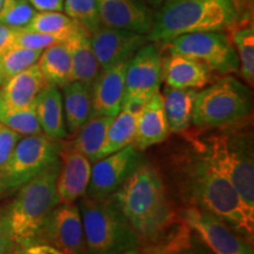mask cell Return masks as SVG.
Returning <instances> with one entry per match:
<instances>
[{"label":"cell","mask_w":254,"mask_h":254,"mask_svg":"<svg viewBox=\"0 0 254 254\" xmlns=\"http://www.w3.org/2000/svg\"><path fill=\"white\" fill-rule=\"evenodd\" d=\"M21 136L0 123V178L4 174L14 146Z\"/></svg>","instance_id":"d590c367"},{"label":"cell","mask_w":254,"mask_h":254,"mask_svg":"<svg viewBox=\"0 0 254 254\" xmlns=\"http://www.w3.org/2000/svg\"><path fill=\"white\" fill-rule=\"evenodd\" d=\"M86 254H128L140 251V241L112 195L82 196L78 202Z\"/></svg>","instance_id":"8992f818"},{"label":"cell","mask_w":254,"mask_h":254,"mask_svg":"<svg viewBox=\"0 0 254 254\" xmlns=\"http://www.w3.org/2000/svg\"><path fill=\"white\" fill-rule=\"evenodd\" d=\"M198 139L206 159L237 190L254 212L253 134L249 128L231 127Z\"/></svg>","instance_id":"277c9868"},{"label":"cell","mask_w":254,"mask_h":254,"mask_svg":"<svg viewBox=\"0 0 254 254\" xmlns=\"http://www.w3.org/2000/svg\"><path fill=\"white\" fill-rule=\"evenodd\" d=\"M134 230L140 249L163 239L179 222V209L159 168L144 160L112 194Z\"/></svg>","instance_id":"7a4b0ae2"},{"label":"cell","mask_w":254,"mask_h":254,"mask_svg":"<svg viewBox=\"0 0 254 254\" xmlns=\"http://www.w3.org/2000/svg\"><path fill=\"white\" fill-rule=\"evenodd\" d=\"M161 58L163 56L155 44L147 43L127 62L123 104L126 101L146 103L160 91Z\"/></svg>","instance_id":"4fadbf2b"},{"label":"cell","mask_w":254,"mask_h":254,"mask_svg":"<svg viewBox=\"0 0 254 254\" xmlns=\"http://www.w3.org/2000/svg\"><path fill=\"white\" fill-rule=\"evenodd\" d=\"M232 44L239 59V72L247 85L254 82V28L246 26L233 32Z\"/></svg>","instance_id":"f546056e"},{"label":"cell","mask_w":254,"mask_h":254,"mask_svg":"<svg viewBox=\"0 0 254 254\" xmlns=\"http://www.w3.org/2000/svg\"><path fill=\"white\" fill-rule=\"evenodd\" d=\"M170 134L163 95L159 91L147 100L139 112L135 140L133 145L139 151H144L164 142Z\"/></svg>","instance_id":"ffe728a7"},{"label":"cell","mask_w":254,"mask_h":254,"mask_svg":"<svg viewBox=\"0 0 254 254\" xmlns=\"http://www.w3.org/2000/svg\"><path fill=\"white\" fill-rule=\"evenodd\" d=\"M90 40L101 69L128 62L136 51L148 43L147 37L142 34L105 25L90 33Z\"/></svg>","instance_id":"5bb4252c"},{"label":"cell","mask_w":254,"mask_h":254,"mask_svg":"<svg viewBox=\"0 0 254 254\" xmlns=\"http://www.w3.org/2000/svg\"><path fill=\"white\" fill-rule=\"evenodd\" d=\"M43 51L12 46L0 55V86L18 73L36 65Z\"/></svg>","instance_id":"4dcf8cb0"},{"label":"cell","mask_w":254,"mask_h":254,"mask_svg":"<svg viewBox=\"0 0 254 254\" xmlns=\"http://www.w3.org/2000/svg\"><path fill=\"white\" fill-rule=\"evenodd\" d=\"M32 7L38 12H62L64 0H28Z\"/></svg>","instance_id":"f35d334b"},{"label":"cell","mask_w":254,"mask_h":254,"mask_svg":"<svg viewBox=\"0 0 254 254\" xmlns=\"http://www.w3.org/2000/svg\"><path fill=\"white\" fill-rule=\"evenodd\" d=\"M168 55L196 59L219 74L239 72V59L232 40L224 31L183 34L163 43Z\"/></svg>","instance_id":"ba28073f"},{"label":"cell","mask_w":254,"mask_h":254,"mask_svg":"<svg viewBox=\"0 0 254 254\" xmlns=\"http://www.w3.org/2000/svg\"><path fill=\"white\" fill-rule=\"evenodd\" d=\"M147 2H148V5H150L151 7L155 11V9H158L159 7H160L161 4L164 2V0H147Z\"/></svg>","instance_id":"b9f144b4"},{"label":"cell","mask_w":254,"mask_h":254,"mask_svg":"<svg viewBox=\"0 0 254 254\" xmlns=\"http://www.w3.org/2000/svg\"><path fill=\"white\" fill-rule=\"evenodd\" d=\"M113 118L114 117L110 116H91L79 128L74 140L69 144L74 150L84 154L91 163L99 160L107 129Z\"/></svg>","instance_id":"4316f807"},{"label":"cell","mask_w":254,"mask_h":254,"mask_svg":"<svg viewBox=\"0 0 254 254\" xmlns=\"http://www.w3.org/2000/svg\"><path fill=\"white\" fill-rule=\"evenodd\" d=\"M65 43L72 60V81H81L92 87L101 68L92 49L90 33L80 27Z\"/></svg>","instance_id":"7402d4cb"},{"label":"cell","mask_w":254,"mask_h":254,"mask_svg":"<svg viewBox=\"0 0 254 254\" xmlns=\"http://www.w3.org/2000/svg\"><path fill=\"white\" fill-rule=\"evenodd\" d=\"M198 90L165 86L163 95L165 113L171 133H183L192 125L193 109Z\"/></svg>","instance_id":"d4e9b609"},{"label":"cell","mask_w":254,"mask_h":254,"mask_svg":"<svg viewBox=\"0 0 254 254\" xmlns=\"http://www.w3.org/2000/svg\"><path fill=\"white\" fill-rule=\"evenodd\" d=\"M236 0H164L147 40L165 43L183 34L225 31L236 24Z\"/></svg>","instance_id":"3957f363"},{"label":"cell","mask_w":254,"mask_h":254,"mask_svg":"<svg viewBox=\"0 0 254 254\" xmlns=\"http://www.w3.org/2000/svg\"><path fill=\"white\" fill-rule=\"evenodd\" d=\"M58 145L60 168L57 178V196L59 204L77 202L86 194L92 163L72 147L69 142Z\"/></svg>","instance_id":"9a60e30c"},{"label":"cell","mask_w":254,"mask_h":254,"mask_svg":"<svg viewBox=\"0 0 254 254\" xmlns=\"http://www.w3.org/2000/svg\"><path fill=\"white\" fill-rule=\"evenodd\" d=\"M37 65L47 84L63 87L72 81V60L66 43H57L44 50Z\"/></svg>","instance_id":"484cf974"},{"label":"cell","mask_w":254,"mask_h":254,"mask_svg":"<svg viewBox=\"0 0 254 254\" xmlns=\"http://www.w3.org/2000/svg\"><path fill=\"white\" fill-rule=\"evenodd\" d=\"M138 116L139 112L136 111L122 107L107 129L106 138L100 151V159L134 144Z\"/></svg>","instance_id":"83f0119b"},{"label":"cell","mask_w":254,"mask_h":254,"mask_svg":"<svg viewBox=\"0 0 254 254\" xmlns=\"http://www.w3.org/2000/svg\"><path fill=\"white\" fill-rule=\"evenodd\" d=\"M141 254H212L200 238L180 219L158 243L140 249Z\"/></svg>","instance_id":"cb8c5ba5"},{"label":"cell","mask_w":254,"mask_h":254,"mask_svg":"<svg viewBox=\"0 0 254 254\" xmlns=\"http://www.w3.org/2000/svg\"><path fill=\"white\" fill-rule=\"evenodd\" d=\"M2 2H4V0H0V8H1V5H2Z\"/></svg>","instance_id":"ee69618b"},{"label":"cell","mask_w":254,"mask_h":254,"mask_svg":"<svg viewBox=\"0 0 254 254\" xmlns=\"http://www.w3.org/2000/svg\"><path fill=\"white\" fill-rule=\"evenodd\" d=\"M57 43H62V41L49 34L30 31L26 28H19L15 34L13 46H20L34 51H44Z\"/></svg>","instance_id":"e575fe53"},{"label":"cell","mask_w":254,"mask_h":254,"mask_svg":"<svg viewBox=\"0 0 254 254\" xmlns=\"http://www.w3.org/2000/svg\"><path fill=\"white\" fill-rule=\"evenodd\" d=\"M59 168L58 157L45 170L19 187L13 200L6 205L17 249L33 241L51 212L59 204L57 196Z\"/></svg>","instance_id":"5b68a950"},{"label":"cell","mask_w":254,"mask_h":254,"mask_svg":"<svg viewBox=\"0 0 254 254\" xmlns=\"http://www.w3.org/2000/svg\"><path fill=\"white\" fill-rule=\"evenodd\" d=\"M161 75L166 86L200 90L213 82V71L190 57L168 55L161 58Z\"/></svg>","instance_id":"ac0fdd59"},{"label":"cell","mask_w":254,"mask_h":254,"mask_svg":"<svg viewBox=\"0 0 254 254\" xmlns=\"http://www.w3.org/2000/svg\"><path fill=\"white\" fill-rule=\"evenodd\" d=\"M62 88L66 131L75 135L91 117L92 87L81 81H69Z\"/></svg>","instance_id":"603a6c76"},{"label":"cell","mask_w":254,"mask_h":254,"mask_svg":"<svg viewBox=\"0 0 254 254\" xmlns=\"http://www.w3.org/2000/svg\"><path fill=\"white\" fill-rule=\"evenodd\" d=\"M144 160L141 151L134 145H129L92 163L90 183L85 196L104 199L112 195Z\"/></svg>","instance_id":"8fae6325"},{"label":"cell","mask_w":254,"mask_h":254,"mask_svg":"<svg viewBox=\"0 0 254 254\" xmlns=\"http://www.w3.org/2000/svg\"><path fill=\"white\" fill-rule=\"evenodd\" d=\"M0 123L20 136L43 133L34 106L25 110H5L0 107Z\"/></svg>","instance_id":"1f68e13d"},{"label":"cell","mask_w":254,"mask_h":254,"mask_svg":"<svg viewBox=\"0 0 254 254\" xmlns=\"http://www.w3.org/2000/svg\"><path fill=\"white\" fill-rule=\"evenodd\" d=\"M12 193V190L8 189L7 186H6V184L4 183V180L0 178V200H2L6 196L9 195Z\"/></svg>","instance_id":"60d3db41"},{"label":"cell","mask_w":254,"mask_h":254,"mask_svg":"<svg viewBox=\"0 0 254 254\" xmlns=\"http://www.w3.org/2000/svg\"><path fill=\"white\" fill-rule=\"evenodd\" d=\"M80 27V25L62 12H38L25 28L49 34L65 43Z\"/></svg>","instance_id":"f1b7e54d"},{"label":"cell","mask_w":254,"mask_h":254,"mask_svg":"<svg viewBox=\"0 0 254 254\" xmlns=\"http://www.w3.org/2000/svg\"><path fill=\"white\" fill-rule=\"evenodd\" d=\"M64 11L88 33L101 25L97 0H64Z\"/></svg>","instance_id":"d6a6232c"},{"label":"cell","mask_w":254,"mask_h":254,"mask_svg":"<svg viewBox=\"0 0 254 254\" xmlns=\"http://www.w3.org/2000/svg\"><path fill=\"white\" fill-rule=\"evenodd\" d=\"M59 141L44 133L21 136L14 146L1 179L12 192L45 170L58 158Z\"/></svg>","instance_id":"9c48e42d"},{"label":"cell","mask_w":254,"mask_h":254,"mask_svg":"<svg viewBox=\"0 0 254 254\" xmlns=\"http://www.w3.org/2000/svg\"><path fill=\"white\" fill-rule=\"evenodd\" d=\"M36 14L28 0H4L0 8V24L12 28H25Z\"/></svg>","instance_id":"836d02e7"},{"label":"cell","mask_w":254,"mask_h":254,"mask_svg":"<svg viewBox=\"0 0 254 254\" xmlns=\"http://www.w3.org/2000/svg\"><path fill=\"white\" fill-rule=\"evenodd\" d=\"M15 250L6 206H0V254H14Z\"/></svg>","instance_id":"8d00e7d4"},{"label":"cell","mask_w":254,"mask_h":254,"mask_svg":"<svg viewBox=\"0 0 254 254\" xmlns=\"http://www.w3.org/2000/svg\"><path fill=\"white\" fill-rule=\"evenodd\" d=\"M14 254H63L56 247L49 245V244H28V245L21 246L15 250Z\"/></svg>","instance_id":"74e56055"},{"label":"cell","mask_w":254,"mask_h":254,"mask_svg":"<svg viewBox=\"0 0 254 254\" xmlns=\"http://www.w3.org/2000/svg\"><path fill=\"white\" fill-rule=\"evenodd\" d=\"M168 174L182 207L196 206L218 215L238 234L253 244L254 212L244 204L234 187L212 166L196 140L173 152Z\"/></svg>","instance_id":"6da1fadb"},{"label":"cell","mask_w":254,"mask_h":254,"mask_svg":"<svg viewBox=\"0 0 254 254\" xmlns=\"http://www.w3.org/2000/svg\"><path fill=\"white\" fill-rule=\"evenodd\" d=\"M43 133L52 140H64L67 136L64 116L63 95L59 87L47 84L34 103Z\"/></svg>","instance_id":"44dd1931"},{"label":"cell","mask_w":254,"mask_h":254,"mask_svg":"<svg viewBox=\"0 0 254 254\" xmlns=\"http://www.w3.org/2000/svg\"><path fill=\"white\" fill-rule=\"evenodd\" d=\"M251 111L252 93L249 86L227 74L198 91L192 124L200 128H219L243 122Z\"/></svg>","instance_id":"52a82bcc"},{"label":"cell","mask_w":254,"mask_h":254,"mask_svg":"<svg viewBox=\"0 0 254 254\" xmlns=\"http://www.w3.org/2000/svg\"><path fill=\"white\" fill-rule=\"evenodd\" d=\"M49 244L63 254H86L84 227L77 202L58 204L31 244Z\"/></svg>","instance_id":"7c38bea8"},{"label":"cell","mask_w":254,"mask_h":254,"mask_svg":"<svg viewBox=\"0 0 254 254\" xmlns=\"http://www.w3.org/2000/svg\"><path fill=\"white\" fill-rule=\"evenodd\" d=\"M47 85L38 65L18 73L0 86V107L25 110L34 106L38 94Z\"/></svg>","instance_id":"d6986e66"},{"label":"cell","mask_w":254,"mask_h":254,"mask_svg":"<svg viewBox=\"0 0 254 254\" xmlns=\"http://www.w3.org/2000/svg\"><path fill=\"white\" fill-rule=\"evenodd\" d=\"M179 217L212 254H254L252 244L218 215L196 206L180 207Z\"/></svg>","instance_id":"30bf717a"},{"label":"cell","mask_w":254,"mask_h":254,"mask_svg":"<svg viewBox=\"0 0 254 254\" xmlns=\"http://www.w3.org/2000/svg\"><path fill=\"white\" fill-rule=\"evenodd\" d=\"M18 28H12L0 24V55L14 45V38Z\"/></svg>","instance_id":"ab89813d"},{"label":"cell","mask_w":254,"mask_h":254,"mask_svg":"<svg viewBox=\"0 0 254 254\" xmlns=\"http://www.w3.org/2000/svg\"><path fill=\"white\" fill-rule=\"evenodd\" d=\"M127 62L107 69H101L92 85L91 116L116 117L122 110L125 93Z\"/></svg>","instance_id":"e0dca14e"},{"label":"cell","mask_w":254,"mask_h":254,"mask_svg":"<svg viewBox=\"0 0 254 254\" xmlns=\"http://www.w3.org/2000/svg\"><path fill=\"white\" fill-rule=\"evenodd\" d=\"M101 25L135 32L147 37L154 9L147 0H97Z\"/></svg>","instance_id":"2e32d148"},{"label":"cell","mask_w":254,"mask_h":254,"mask_svg":"<svg viewBox=\"0 0 254 254\" xmlns=\"http://www.w3.org/2000/svg\"><path fill=\"white\" fill-rule=\"evenodd\" d=\"M128 254H141L140 251H138V252H132V253H128Z\"/></svg>","instance_id":"7bdbcfd3"}]
</instances>
